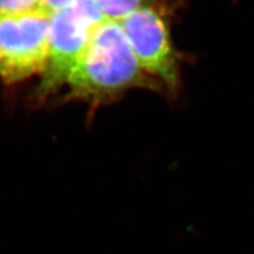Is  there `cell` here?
I'll return each mask as SVG.
<instances>
[{
	"label": "cell",
	"mask_w": 254,
	"mask_h": 254,
	"mask_svg": "<svg viewBox=\"0 0 254 254\" xmlns=\"http://www.w3.org/2000/svg\"><path fill=\"white\" fill-rule=\"evenodd\" d=\"M75 0H41L43 2V8L49 13L58 11V9L66 7V6L71 5Z\"/></svg>",
	"instance_id": "cell-7"
},
{
	"label": "cell",
	"mask_w": 254,
	"mask_h": 254,
	"mask_svg": "<svg viewBox=\"0 0 254 254\" xmlns=\"http://www.w3.org/2000/svg\"><path fill=\"white\" fill-rule=\"evenodd\" d=\"M44 9L41 0H0V14Z\"/></svg>",
	"instance_id": "cell-6"
},
{
	"label": "cell",
	"mask_w": 254,
	"mask_h": 254,
	"mask_svg": "<svg viewBox=\"0 0 254 254\" xmlns=\"http://www.w3.org/2000/svg\"><path fill=\"white\" fill-rule=\"evenodd\" d=\"M106 19L120 21L135 9L148 4L161 2L160 0H94Z\"/></svg>",
	"instance_id": "cell-5"
},
{
	"label": "cell",
	"mask_w": 254,
	"mask_h": 254,
	"mask_svg": "<svg viewBox=\"0 0 254 254\" xmlns=\"http://www.w3.org/2000/svg\"><path fill=\"white\" fill-rule=\"evenodd\" d=\"M50 18L45 9L0 14V79L6 84L24 81L44 72Z\"/></svg>",
	"instance_id": "cell-4"
},
{
	"label": "cell",
	"mask_w": 254,
	"mask_h": 254,
	"mask_svg": "<svg viewBox=\"0 0 254 254\" xmlns=\"http://www.w3.org/2000/svg\"><path fill=\"white\" fill-rule=\"evenodd\" d=\"M69 94L104 104L135 88L159 91L164 86L140 67L119 21L104 19L69 73Z\"/></svg>",
	"instance_id": "cell-1"
},
{
	"label": "cell",
	"mask_w": 254,
	"mask_h": 254,
	"mask_svg": "<svg viewBox=\"0 0 254 254\" xmlns=\"http://www.w3.org/2000/svg\"><path fill=\"white\" fill-rule=\"evenodd\" d=\"M140 67L168 91L180 84V53L161 2L142 6L119 21Z\"/></svg>",
	"instance_id": "cell-3"
},
{
	"label": "cell",
	"mask_w": 254,
	"mask_h": 254,
	"mask_svg": "<svg viewBox=\"0 0 254 254\" xmlns=\"http://www.w3.org/2000/svg\"><path fill=\"white\" fill-rule=\"evenodd\" d=\"M104 19L94 0H75L51 13L49 53L41 73L40 95H49L67 82L92 33Z\"/></svg>",
	"instance_id": "cell-2"
}]
</instances>
